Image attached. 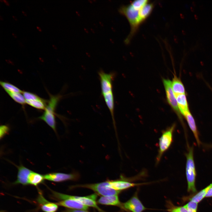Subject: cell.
<instances>
[{
	"mask_svg": "<svg viewBox=\"0 0 212 212\" xmlns=\"http://www.w3.org/2000/svg\"><path fill=\"white\" fill-rule=\"evenodd\" d=\"M186 155V172L188 191L195 193L197 192L195 185L196 172L194 160L193 147L188 148V152Z\"/></svg>",
	"mask_w": 212,
	"mask_h": 212,
	"instance_id": "6da1fadb",
	"label": "cell"
},
{
	"mask_svg": "<svg viewBox=\"0 0 212 212\" xmlns=\"http://www.w3.org/2000/svg\"><path fill=\"white\" fill-rule=\"evenodd\" d=\"M118 11L126 17L131 26V31L130 35L125 40L127 43L139 25L142 22L139 16V10L134 9L130 4L122 5L119 8Z\"/></svg>",
	"mask_w": 212,
	"mask_h": 212,
	"instance_id": "7a4b0ae2",
	"label": "cell"
},
{
	"mask_svg": "<svg viewBox=\"0 0 212 212\" xmlns=\"http://www.w3.org/2000/svg\"><path fill=\"white\" fill-rule=\"evenodd\" d=\"M175 127L174 124L162 132L159 139V148L156 158V164L160 161L162 155L169 148L173 140V133Z\"/></svg>",
	"mask_w": 212,
	"mask_h": 212,
	"instance_id": "3957f363",
	"label": "cell"
},
{
	"mask_svg": "<svg viewBox=\"0 0 212 212\" xmlns=\"http://www.w3.org/2000/svg\"><path fill=\"white\" fill-rule=\"evenodd\" d=\"M53 196L55 198L60 200L71 199L76 201L88 207H91L97 209L100 212H103L97 206L96 201L97 198L96 194L81 197L71 196L57 192H52Z\"/></svg>",
	"mask_w": 212,
	"mask_h": 212,
	"instance_id": "277c9868",
	"label": "cell"
},
{
	"mask_svg": "<svg viewBox=\"0 0 212 212\" xmlns=\"http://www.w3.org/2000/svg\"><path fill=\"white\" fill-rule=\"evenodd\" d=\"M82 187L90 189L97 194L102 196L118 195L120 191L115 190L109 186L108 180L94 184L77 185L72 186V188Z\"/></svg>",
	"mask_w": 212,
	"mask_h": 212,
	"instance_id": "5b68a950",
	"label": "cell"
},
{
	"mask_svg": "<svg viewBox=\"0 0 212 212\" xmlns=\"http://www.w3.org/2000/svg\"><path fill=\"white\" fill-rule=\"evenodd\" d=\"M163 82L168 102L182 122V115L180 112L176 97L172 88V82L169 79H163Z\"/></svg>",
	"mask_w": 212,
	"mask_h": 212,
	"instance_id": "8992f818",
	"label": "cell"
},
{
	"mask_svg": "<svg viewBox=\"0 0 212 212\" xmlns=\"http://www.w3.org/2000/svg\"><path fill=\"white\" fill-rule=\"evenodd\" d=\"M98 74L102 95L113 92L112 82L114 76V73H106L102 70H100Z\"/></svg>",
	"mask_w": 212,
	"mask_h": 212,
	"instance_id": "52a82bcc",
	"label": "cell"
},
{
	"mask_svg": "<svg viewBox=\"0 0 212 212\" xmlns=\"http://www.w3.org/2000/svg\"><path fill=\"white\" fill-rule=\"evenodd\" d=\"M78 173L67 174L61 173H49L44 175L45 179L51 181L59 182L68 180H75L80 177Z\"/></svg>",
	"mask_w": 212,
	"mask_h": 212,
	"instance_id": "ba28073f",
	"label": "cell"
},
{
	"mask_svg": "<svg viewBox=\"0 0 212 212\" xmlns=\"http://www.w3.org/2000/svg\"><path fill=\"white\" fill-rule=\"evenodd\" d=\"M122 206L125 209L132 212H141L146 209L136 196H134Z\"/></svg>",
	"mask_w": 212,
	"mask_h": 212,
	"instance_id": "9c48e42d",
	"label": "cell"
},
{
	"mask_svg": "<svg viewBox=\"0 0 212 212\" xmlns=\"http://www.w3.org/2000/svg\"><path fill=\"white\" fill-rule=\"evenodd\" d=\"M17 167L18 172L17 178L14 184H21L23 185H29V177L32 171L22 165Z\"/></svg>",
	"mask_w": 212,
	"mask_h": 212,
	"instance_id": "30bf717a",
	"label": "cell"
},
{
	"mask_svg": "<svg viewBox=\"0 0 212 212\" xmlns=\"http://www.w3.org/2000/svg\"><path fill=\"white\" fill-rule=\"evenodd\" d=\"M39 193L37 200L42 210L45 212H56L58 208V205L56 203L47 201L40 192Z\"/></svg>",
	"mask_w": 212,
	"mask_h": 212,
	"instance_id": "8fae6325",
	"label": "cell"
},
{
	"mask_svg": "<svg viewBox=\"0 0 212 212\" xmlns=\"http://www.w3.org/2000/svg\"><path fill=\"white\" fill-rule=\"evenodd\" d=\"M56 203L58 206L66 207L70 209L86 211L89 209V207L71 199L61 200Z\"/></svg>",
	"mask_w": 212,
	"mask_h": 212,
	"instance_id": "7c38bea8",
	"label": "cell"
},
{
	"mask_svg": "<svg viewBox=\"0 0 212 212\" xmlns=\"http://www.w3.org/2000/svg\"><path fill=\"white\" fill-rule=\"evenodd\" d=\"M110 187L115 190L121 191L140 184L130 182L122 179L108 180Z\"/></svg>",
	"mask_w": 212,
	"mask_h": 212,
	"instance_id": "4fadbf2b",
	"label": "cell"
},
{
	"mask_svg": "<svg viewBox=\"0 0 212 212\" xmlns=\"http://www.w3.org/2000/svg\"><path fill=\"white\" fill-rule=\"evenodd\" d=\"M180 112L184 116L190 111L186 94L175 95Z\"/></svg>",
	"mask_w": 212,
	"mask_h": 212,
	"instance_id": "5bb4252c",
	"label": "cell"
},
{
	"mask_svg": "<svg viewBox=\"0 0 212 212\" xmlns=\"http://www.w3.org/2000/svg\"><path fill=\"white\" fill-rule=\"evenodd\" d=\"M184 117L192 132L198 144L199 145L201 143L199 138L197 127L194 118L190 111L186 113L184 116Z\"/></svg>",
	"mask_w": 212,
	"mask_h": 212,
	"instance_id": "9a60e30c",
	"label": "cell"
},
{
	"mask_svg": "<svg viewBox=\"0 0 212 212\" xmlns=\"http://www.w3.org/2000/svg\"><path fill=\"white\" fill-rule=\"evenodd\" d=\"M97 202L100 204L106 205L117 206L122 205L118 195L102 196L98 200Z\"/></svg>",
	"mask_w": 212,
	"mask_h": 212,
	"instance_id": "2e32d148",
	"label": "cell"
},
{
	"mask_svg": "<svg viewBox=\"0 0 212 212\" xmlns=\"http://www.w3.org/2000/svg\"><path fill=\"white\" fill-rule=\"evenodd\" d=\"M55 113L45 110L43 115L39 117L45 122L54 131H56Z\"/></svg>",
	"mask_w": 212,
	"mask_h": 212,
	"instance_id": "e0dca14e",
	"label": "cell"
},
{
	"mask_svg": "<svg viewBox=\"0 0 212 212\" xmlns=\"http://www.w3.org/2000/svg\"><path fill=\"white\" fill-rule=\"evenodd\" d=\"M172 88L175 95L186 94L185 88L181 80L175 75L172 81Z\"/></svg>",
	"mask_w": 212,
	"mask_h": 212,
	"instance_id": "ac0fdd59",
	"label": "cell"
},
{
	"mask_svg": "<svg viewBox=\"0 0 212 212\" xmlns=\"http://www.w3.org/2000/svg\"><path fill=\"white\" fill-rule=\"evenodd\" d=\"M107 106L111 113L114 125H115L114 117V102L113 92L102 95Z\"/></svg>",
	"mask_w": 212,
	"mask_h": 212,
	"instance_id": "d6986e66",
	"label": "cell"
},
{
	"mask_svg": "<svg viewBox=\"0 0 212 212\" xmlns=\"http://www.w3.org/2000/svg\"><path fill=\"white\" fill-rule=\"evenodd\" d=\"M153 3L148 2L140 9L139 11L140 18L143 22L151 14L153 8Z\"/></svg>",
	"mask_w": 212,
	"mask_h": 212,
	"instance_id": "ffe728a7",
	"label": "cell"
},
{
	"mask_svg": "<svg viewBox=\"0 0 212 212\" xmlns=\"http://www.w3.org/2000/svg\"><path fill=\"white\" fill-rule=\"evenodd\" d=\"M45 179L44 175L39 173L32 171L28 179L29 185L37 186L42 183Z\"/></svg>",
	"mask_w": 212,
	"mask_h": 212,
	"instance_id": "44dd1931",
	"label": "cell"
},
{
	"mask_svg": "<svg viewBox=\"0 0 212 212\" xmlns=\"http://www.w3.org/2000/svg\"><path fill=\"white\" fill-rule=\"evenodd\" d=\"M212 187V183L203 189L195 195L189 198L190 201H192L199 203L205 197L207 192L210 188Z\"/></svg>",
	"mask_w": 212,
	"mask_h": 212,
	"instance_id": "7402d4cb",
	"label": "cell"
},
{
	"mask_svg": "<svg viewBox=\"0 0 212 212\" xmlns=\"http://www.w3.org/2000/svg\"><path fill=\"white\" fill-rule=\"evenodd\" d=\"M26 103L36 108L41 110H45L48 101L41 98L40 99L34 100H26Z\"/></svg>",
	"mask_w": 212,
	"mask_h": 212,
	"instance_id": "603a6c76",
	"label": "cell"
},
{
	"mask_svg": "<svg viewBox=\"0 0 212 212\" xmlns=\"http://www.w3.org/2000/svg\"><path fill=\"white\" fill-rule=\"evenodd\" d=\"M5 91L16 102L22 105H24L26 103V100L21 93L12 92L7 90Z\"/></svg>",
	"mask_w": 212,
	"mask_h": 212,
	"instance_id": "cb8c5ba5",
	"label": "cell"
},
{
	"mask_svg": "<svg viewBox=\"0 0 212 212\" xmlns=\"http://www.w3.org/2000/svg\"><path fill=\"white\" fill-rule=\"evenodd\" d=\"M0 84L5 90L12 92L22 93L23 91L9 83L0 81Z\"/></svg>",
	"mask_w": 212,
	"mask_h": 212,
	"instance_id": "d4e9b609",
	"label": "cell"
},
{
	"mask_svg": "<svg viewBox=\"0 0 212 212\" xmlns=\"http://www.w3.org/2000/svg\"><path fill=\"white\" fill-rule=\"evenodd\" d=\"M149 2L147 0H135L131 3V4L135 9L139 10L145 5Z\"/></svg>",
	"mask_w": 212,
	"mask_h": 212,
	"instance_id": "484cf974",
	"label": "cell"
},
{
	"mask_svg": "<svg viewBox=\"0 0 212 212\" xmlns=\"http://www.w3.org/2000/svg\"><path fill=\"white\" fill-rule=\"evenodd\" d=\"M187 209L188 212H197L198 203L192 201H190L184 206Z\"/></svg>",
	"mask_w": 212,
	"mask_h": 212,
	"instance_id": "4316f807",
	"label": "cell"
},
{
	"mask_svg": "<svg viewBox=\"0 0 212 212\" xmlns=\"http://www.w3.org/2000/svg\"><path fill=\"white\" fill-rule=\"evenodd\" d=\"M22 93L26 100H34L41 98L36 95L29 92L23 91Z\"/></svg>",
	"mask_w": 212,
	"mask_h": 212,
	"instance_id": "83f0119b",
	"label": "cell"
},
{
	"mask_svg": "<svg viewBox=\"0 0 212 212\" xmlns=\"http://www.w3.org/2000/svg\"><path fill=\"white\" fill-rule=\"evenodd\" d=\"M169 212H188L186 208L183 206H173L168 210Z\"/></svg>",
	"mask_w": 212,
	"mask_h": 212,
	"instance_id": "f1b7e54d",
	"label": "cell"
},
{
	"mask_svg": "<svg viewBox=\"0 0 212 212\" xmlns=\"http://www.w3.org/2000/svg\"><path fill=\"white\" fill-rule=\"evenodd\" d=\"M9 130V127L6 125H1L0 126V137L1 139L8 133Z\"/></svg>",
	"mask_w": 212,
	"mask_h": 212,
	"instance_id": "f546056e",
	"label": "cell"
},
{
	"mask_svg": "<svg viewBox=\"0 0 212 212\" xmlns=\"http://www.w3.org/2000/svg\"><path fill=\"white\" fill-rule=\"evenodd\" d=\"M62 212H89L86 210H75L70 209H66Z\"/></svg>",
	"mask_w": 212,
	"mask_h": 212,
	"instance_id": "4dcf8cb0",
	"label": "cell"
},
{
	"mask_svg": "<svg viewBox=\"0 0 212 212\" xmlns=\"http://www.w3.org/2000/svg\"><path fill=\"white\" fill-rule=\"evenodd\" d=\"M211 197H212V187L208 190L205 196V198Z\"/></svg>",
	"mask_w": 212,
	"mask_h": 212,
	"instance_id": "1f68e13d",
	"label": "cell"
},
{
	"mask_svg": "<svg viewBox=\"0 0 212 212\" xmlns=\"http://www.w3.org/2000/svg\"><path fill=\"white\" fill-rule=\"evenodd\" d=\"M3 1L7 6H8L9 5V4L8 2L6 0H3Z\"/></svg>",
	"mask_w": 212,
	"mask_h": 212,
	"instance_id": "d6a6232c",
	"label": "cell"
},
{
	"mask_svg": "<svg viewBox=\"0 0 212 212\" xmlns=\"http://www.w3.org/2000/svg\"><path fill=\"white\" fill-rule=\"evenodd\" d=\"M36 28L40 32L42 31V30L41 28L40 27L37 26H36Z\"/></svg>",
	"mask_w": 212,
	"mask_h": 212,
	"instance_id": "836d02e7",
	"label": "cell"
},
{
	"mask_svg": "<svg viewBox=\"0 0 212 212\" xmlns=\"http://www.w3.org/2000/svg\"><path fill=\"white\" fill-rule=\"evenodd\" d=\"M21 12L25 16H26V14L24 11H22Z\"/></svg>",
	"mask_w": 212,
	"mask_h": 212,
	"instance_id": "e575fe53",
	"label": "cell"
},
{
	"mask_svg": "<svg viewBox=\"0 0 212 212\" xmlns=\"http://www.w3.org/2000/svg\"><path fill=\"white\" fill-rule=\"evenodd\" d=\"M12 18H13V19H14L15 20V21H17V19L16 17L15 16H13V15H12Z\"/></svg>",
	"mask_w": 212,
	"mask_h": 212,
	"instance_id": "d590c367",
	"label": "cell"
},
{
	"mask_svg": "<svg viewBox=\"0 0 212 212\" xmlns=\"http://www.w3.org/2000/svg\"><path fill=\"white\" fill-rule=\"evenodd\" d=\"M12 35L15 38H16L17 37L16 36V35L15 34H14V33H12Z\"/></svg>",
	"mask_w": 212,
	"mask_h": 212,
	"instance_id": "8d00e7d4",
	"label": "cell"
},
{
	"mask_svg": "<svg viewBox=\"0 0 212 212\" xmlns=\"http://www.w3.org/2000/svg\"><path fill=\"white\" fill-rule=\"evenodd\" d=\"M52 46L55 49H57V47L54 44L52 45Z\"/></svg>",
	"mask_w": 212,
	"mask_h": 212,
	"instance_id": "74e56055",
	"label": "cell"
},
{
	"mask_svg": "<svg viewBox=\"0 0 212 212\" xmlns=\"http://www.w3.org/2000/svg\"><path fill=\"white\" fill-rule=\"evenodd\" d=\"M0 20H3V18L1 15L0 16Z\"/></svg>",
	"mask_w": 212,
	"mask_h": 212,
	"instance_id": "f35d334b",
	"label": "cell"
},
{
	"mask_svg": "<svg viewBox=\"0 0 212 212\" xmlns=\"http://www.w3.org/2000/svg\"><path fill=\"white\" fill-rule=\"evenodd\" d=\"M194 16H195V18H196V19H197L198 17H197V16L195 14V15H194Z\"/></svg>",
	"mask_w": 212,
	"mask_h": 212,
	"instance_id": "ab89813d",
	"label": "cell"
}]
</instances>
